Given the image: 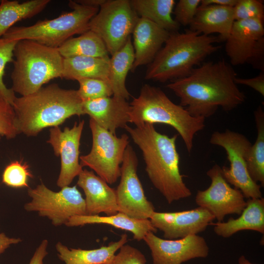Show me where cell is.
I'll use <instances>...</instances> for the list:
<instances>
[{
	"label": "cell",
	"instance_id": "2e32d148",
	"mask_svg": "<svg viewBox=\"0 0 264 264\" xmlns=\"http://www.w3.org/2000/svg\"><path fill=\"white\" fill-rule=\"evenodd\" d=\"M85 124L84 120L75 122L71 128L62 131L58 126L49 129L47 142L52 146L55 154L61 158V169L57 185L61 188L69 186L83 170L80 159L79 147Z\"/></svg>",
	"mask_w": 264,
	"mask_h": 264
},
{
	"label": "cell",
	"instance_id": "cb8c5ba5",
	"mask_svg": "<svg viewBox=\"0 0 264 264\" xmlns=\"http://www.w3.org/2000/svg\"><path fill=\"white\" fill-rule=\"evenodd\" d=\"M128 242V236L122 234L120 239L94 249L68 248L61 242L55 246L59 259L65 264H110L118 250Z\"/></svg>",
	"mask_w": 264,
	"mask_h": 264
},
{
	"label": "cell",
	"instance_id": "5b68a950",
	"mask_svg": "<svg viewBox=\"0 0 264 264\" xmlns=\"http://www.w3.org/2000/svg\"><path fill=\"white\" fill-rule=\"evenodd\" d=\"M130 123L163 124L174 128L181 137L188 153L192 152L194 137L203 129L205 118L190 115L183 107L173 103L159 88L145 84L139 95L130 104Z\"/></svg>",
	"mask_w": 264,
	"mask_h": 264
},
{
	"label": "cell",
	"instance_id": "52a82bcc",
	"mask_svg": "<svg viewBox=\"0 0 264 264\" xmlns=\"http://www.w3.org/2000/svg\"><path fill=\"white\" fill-rule=\"evenodd\" d=\"M72 11L51 19L39 21L27 26H13L3 36L16 41L30 40L45 46L58 48L76 34L89 30V23L99 7L83 5L70 0Z\"/></svg>",
	"mask_w": 264,
	"mask_h": 264
},
{
	"label": "cell",
	"instance_id": "7a4b0ae2",
	"mask_svg": "<svg viewBox=\"0 0 264 264\" xmlns=\"http://www.w3.org/2000/svg\"><path fill=\"white\" fill-rule=\"evenodd\" d=\"M142 153L145 170L154 186L169 204L190 197L192 192L184 183L179 169L176 150L178 135L162 134L154 125L144 123L135 128H124Z\"/></svg>",
	"mask_w": 264,
	"mask_h": 264
},
{
	"label": "cell",
	"instance_id": "4fadbf2b",
	"mask_svg": "<svg viewBox=\"0 0 264 264\" xmlns=\"http://www.w3.org/2000/svg\"><path fill=\"white\" fill-rule=\"evenodd\" d=\"M138 163L136 154L129 144L121 164L120 182L115 190L118 212L136 219H149L155 208L145 196L137 173Z\"/></svg>",
	"mask_w": 264,
	"mask_h": 264
},
{
	"label": "cell",
	"instance_id": "ab89813d",
	"mask_svg": "<svg viewBox=\"0 0 264 264\" xmlns=\"http://www.w3.org/2000/svg\"><path fill=\"white\" fill-rule=\"evenodd\" d=\"M22 241L19 238H10L4 233H0V254H2L11 245L17 244Z\"/></svg>",
	"mask_w": 264,
	"mask_h": 264
},
{
	"label": "cell",
	"instance_id": "7bdbcfd3",
	"mask_svg": "<svg viewBox=\"0 0 264 264\" xmlns=\"http://www.w3.org/2000/svg\"><path fill=\"white\" fill-rule=\"evenodd\" d=\"M238 264H255L250 262L244 255L241 256L238 259Z\"/></svg>",
	"mask_w": 264,
	"mask_h": 264
},
{
	"label": "cell",
	"instance_id": "8d00e7d4",
	"mask_svg": "<svg viewBox=\"0 0 264 264\" xmlns=\"http://www.w3.org/2000/svg\"><path fill=\"white\" fill-rule=\"evenodd\" d=\"M144 255L138 249L124 244L119 249L110 264H146Z\"/></svg>",
	"mask_w": 264,
	"mask_h": 264
},
{
	"label": "cell",
	"instance_id": "5bb4252c",
	"mask_svg": "<svg viewBox=\"0 0 264 264\" xmlns=\"http://www.w3.org/2000/svg\"><path fill=\"white\" fill-rule=\"evenodd\" d=\"M211 179L209 187L198 190L195 201L198 207L208 211L218 221L228 215H240L246 205L240 190L231 187L222 173L221 167L215 164L206 173Z\"/></svg>",
	"mask_w": 264,
	"mask_h": 264
},
{
	"label": "cell",
	"instance_id": "e575fe53",
	"mask_svg": "<svg viewBox=\"0 0 264 264\" xmlns=\"http://www.w3.org/2000/svg\"><path fill=\"white\" fill-rule=\"evenodd\" d=\"M19 134L13 106L0 98V136L12 139Z\"/></svg>",
	"mask_w": 264,
	"mask_h": 264
},
{
	"label": "cell",
	"instance_id": "836d02e7",
	"mask_svg": "<svg viewBox=\"0 0 264 264\" xmlns=\"http://www.w3.org/2000/svg\"><path fill=\"white\" fill-rule=\"evenodd\" d=\"M235 21L250 19L264 22V5L259 0H238L233 7Z\"/></svg>",
	"mask_w": 264,
	"mask_h": 264
},
{
	"label": "cell",
	"instance_id": "4316f807",
	"mask_svg": "<svg viewBox=\"0 0 264 264\" xmlns=\"http://www.w3.org/2000/svg\"><path fill=\"white\" fill-rule=\"evenodd\" d=\"M131 5L140 18L146 19L171 33L177 31L179 24L172 14L174 0H131Z\"/></svg>",
	"mask_w": 264,
	"mask_h": 264
},
{
	"label": "cell",
	"instance_id": "9a60e30c",
	"mask_svg": "<svg viewBox=\"0 0 264 264\" xmlns=\"http://www.w3.org/2000/svg\"><path fill=\"white\" fill-rule=\"evenodd\" d=\"M150 249L153 264H182L196 258H205L209 248L205 239L198 235L167 240L148 232L143 240Z\"/></svg>",
	"mask_w": 264,
	"mask_h": 264
},
{
	"label": "cell",
	"instance_id": "6da1fadb",
	"mask_svg": "<svg viewBox=\"0 0 264 264\" xmlns=\"http://www.w3.org/2000/svg\"><path fill=\"white\" fill-rule=\"evenodd\" d=\"M236 77L232 66L223 59L204 63L166 87L179 98V105L190 115L205 119L219 107L229 111L245 101V94L235 82Z\"/></svg>",
	"mask_w": 264,
	"mask_h": 264
},
{
	"label": "cell",
	"instance_id": "484cf974",
	"mask_svg": "<svg viewBox=\"0 0 264 264\" xmlns=\"http://www.w3.org/2000/svg\"><path fill=\"white\" fill-rule=\"evenodd\" d=\"M134 60V49L131 36L110 58L109 82L112 96L126 100L129 99L130 94L126 87V79L132 70Z\"/></svg>",
	"mask_w": 264,
	"mask_h": 264
},
{
	"label": "cell",
	"instance_id": "ba28073f",
	"mask_svg": "<svg viewBox=\"0 0 264 264\" xmlns=\"http://www.w3.org/2000/svg\"><path fill=\"white\" fill-rule=\"evenodd\" d=\"M89 127L92 139L91 149L88 154L80 156V163L82 167L92 169L108 184H113L120 176V164L129 144V137L126 133L117 137L91 118Z\"/></svg>",
	"mask_w": 264,
	"mask_h": 264
},
{
	"label": "cell",
	"instance_id": "d4e9b609",
	"mask_svg": "<svg viewBox=\"0 0 264 264\" xmlns=\"http://www.w3.org/2000/svg\"><path fill=\"white\" fill-rule=\"evenodd\" d=\"M110 61L109 56L64 58L62 78L76 81L80 78H95L109 82Z\"/></svg>",
	"mask_w": 264,
	"mask_h": 264
},
{
	"label": "cell",
	"instance_id": "d6986e66",
	"mask_svg": "<svg viewBox=\"0 0 264 264\" xmlns=\"http://www.w3.org/2000/svg\"><path fill=\"white\" fill-rule=\"evenodd\" d=\"M84 114L98 125L115 134L119 128L130 123V105L127 100L112 96L83 102Z\"/></svg>",
	"mask_w": 264,
	"mask_h": 264
},
{
	"label": "cell",
	"instance_id": "f1b7e54d",
	"mask_svg": "<svg viewBox=\"0 0 264 264\" xmlns=\"http://www.w3.org/2000/svg\"><path fill=\"white\" fill-rule=\"evenodd\" d=\"M57 49L63 58L77 56H109V53L102 40L90 30L77 37L68 39Z\"/></svg>",
	"mask_w": 264,
	"mask_h": 264
},
{
	"label": "cell",
	"instance_id": "ffe728a7",
	"mask_svg": "<svg viewBox=\"0 0 264 264\" xmlns=\"http://www.w3.org/2000/svg\"><path fill=\"white\" fill-rule=\"evenodd\" d=\"M170 33L152 22L139 17L132 33L134 60L131 71L150 64L164 44Z\"/></svg>",
	"mask_w": 264,
	"mask_h": 264
},
{
	"label": "cell",
	"instance_id": "e0dca14e",
	"mask_svg": "<svg viewBox=\"0 0 264 264\" xmlns=\"http://www.w3.org/2000/svg\"><path fill=\"white\" fill-rule=\"evenodd\" d=\"M149 220L157 230L163 232L165 239L176 240L198 235L205 231L215 219L206 209L198 207L174 212L155 211Z\"/></svg>",
	"mask_w": 264,
	"mask_h": 264
},
{
	"label": "cell",
	"instance_id": "7c38bea8",
	"mask_svg": "<svg viewBox=\"0 0 264 264\" xmlns=\"http://www.w3.org/2000/svg\"><path fill=\"white\" fill-rule=\"evenodd\" d=\"M225 50L231 65L249 64L264 71L263 22L250 19L234 22L225 40Z\"/></svg>",
	"mask_w": 264,
	"mask_h": 264
},
{
	"label": "cell",
	"instance_id": "7402d4cb",
	"mask_svg": "<svg viewBox=\"0 0 264 264\" xmlns=\"http://www.w3.org/2000/svg\"><path fill=\"white\" fill-rule=\"evenodd\" d=\"M219 236L228 238L243 230H252L264 234V198H249L240 216L230 218L226 222L211 223Z\"/></svg>",
	"mask_w": 264,
	"mask_h": 264
},
{
	"label": "cell",
	"instance_id": "d6a6232c",
	"mask_svg": "<svg viewBox=\"0 0 264 264\" xmlns=\"http://www.w3.org/2000/svg\"><path fill=\"white\" fill-rule=\"evenodd\" d=\"M33 176L26 163L15 161L5 168L2 175V182L6 186L12 188H29L28 178Z\"/></svg>",
	"mask_w": 264,
	"mask_h": 264
},
{
	"label": "cell",
	"instance_id": "f546056e",
	"mask_svg": "<svg viewBox=\"0 0 264 264\" xmlns=\"http://www.w3.org/2000/svg\"><path fill=\"white\" fill-rule=\"evenodd\" d=\"M257 138L248 153L246 163L248 173L256 183L264 186V112L261 106L254 111Z\"/></svg>",
	"mask_w": 264,
	"mask_h": 264
},
{
	"label": "cell",
	"instance_id": "8992f818",
	"mask_svg": "<svg viewBox=\"0 0 264 264\" xmlns=\"http://www.w3.org/2000/svg\"><path fill=\"white\" fill-rule=\"evenodd\" d=\"M14 56L11 88L21 96L38 91L52 79L62 78L64 58L57 48L22 40L16 44Z\"/></svg>",
	"mask_w": 264,
	"mask_h": 264
},
{
	"label": "cell",
	"instance_id": "8fae6325",
	"mask_svg": "<svg viewBox=\"0 0 264 264\" xmlns=\"http://www.w3.org/2000/svg\"><path fill=\"white\" fill-rule=\"evenodd\" d=\"M89 23V30L104 43L111 55L120 49L132 34L139 16L128 0H107Z\"/></svg>",
	"mask_w": 264,
	"mask_h": 264
},
{
	"label": "cell",
	"instance_id": "74e56055",
	"mask_svg": "<svg viewBox=\"0 0 264 264\" xmlns=\"http://www.w3.org/2000/svg\"><path fill=\"white\" fill-rule=\"evenodd\" d=\"M236 84L248 86L264 96V73L261 72L257 76L248 79L236 77L235 79Z\"/></svg>",
	"mask_w": 264,
	"mask_h": 264
},
{
	"label": "cell",
	"instance_id": "4dcf8cb0",
	"mask_svg": "<svg viewBox=\"0 0 264 264\" xmlns=\"http://www.w3.org/2000/svg\"><path fill=\"white\" fill-rule=\"evenodd\" d=\"M18 41L3 37L0 38V98L12 105L17 97L11 88L6 87L3 77L6 65L13 61L14 50Z\"/></svg>",
	"mask_w": 264,
	"mask_h": 264
},
{
	"label": "cell",
	"instance_id": "b9f144b4",
	"mask_svg": "<svg viewBox=\"0 0 264 264\" xmlns=\"http://www.w3.org/2000/svg\"><path fill=\"white\" fill-rule=\"evenodd\" d=\"M75 1L81 4L99 8L106 2L107 0H78Z\"/></svg>",
	"mask_w": 264,
	"mask_h": 264
},
{
	"label": "cell",
	"instance_id": "ac0fdd59",
	"mask_svg": "<svg viewBox=\"0 0 264 264\" xmlns=\"http://www.w3.org/2000/svg\"><path fill=\"white\" fill-rule=\"evenodd\" d=\"M77 185L85 195L87 215L103 213L110 216L118 212L115 190L93 171L83 169L78 176Z\"/></svg>",
	"mask_w": 264,
	"mask_h": 264
},
{
	"label": "cell",
	"instance_id": "d590c367",
	"mask_svg": "<svg viewBox=\"0 0 264 264\" xmlns=\"http://www.w3.org/2000/svg\"><path fill=\"white\" fill-rule=\"evenodd\" d=\"M200 0H180L176 3L174 19L180 25H189L193 22L200 5Z\"/></svg>",
	"mask_w": 264,
	"mask_h": 264
},
{
	"label": "cell",
	"instance_id": "9c48e42d",
	"mask_svg": "<svg viewBox=\"0 0 264 264\" xmlns=\"http://www.w3.org/2000/svg\"><path fill=\"white\" fill-rule=\"evenodd\" d=\"M27 193L31 200L24 204V209L47 218L55 226L66 225L73 216L87 215L85 199L76 186L55 192L42 183L28 188Z\"/></svg>",
	"mask_w": 264,
	"mask_h": 264
},
{
	"label": "cell",
	"instance_id": "f35d334b",
	"mask_svg": "<svg viewBox=\"0 0 264 264\" xmlns=\"http://www.w3.org/2000/svg\"><path fill=\"white\" fill-rule=\"evenodd\" d=\"M48 242L47 240L42 241L36 249L29 264H43V260L48 254L47 247Z\"/></svg>",
	"mask_w": 264,
	"mask_h": 264
},
{
	"label": "cell",
	"instance_id": "30bf717a",
	"mask_svg": "<svg viewBox=\"0 0 264 264\" xmlns=\"http://www.w3.org/2000/svg\"><path fill=\"white\" fill-rule=\"evenodd\" d=\"M211 144L223 148L230 162V167H221L223 177L229 184L241 191L244 198H262L261 186L250 177L246 159L252 145L243 134L226 129L224 132H215L210 139Z\"/></svg>",
	"mask_w": 264,
	"mask_h": 264
},
{
	"label": "cell",
	"instance_id": "60d3db41",
	"mask_svg": "<svg viewBox=\"0 0 264 264\" xmlns=\"http://www.w3.org/2000/svg\"><path fill=\"white\" fill-rule=\"evenodd\" d=\"M238 0H200V6L215 5L234 7Z\"/></svg>",
	"mask_w": 264,
	"mask_h": 264
},
{
	"label": "cell",
	"instance_id": "1f68e13d",
	"mask_svg": "<svg viewBox=\"0 0 264 264\" xmlns=\"http://www.w3.org/2000/svg\"><path fill=\"white\" fill-rule=\"evenodd\" d=\"M77 81L79 84L77 91L83 102L113 95L110 86L106 81L95 78H80Z\"/></svg>",
	"mask_w": 264,
	"mask_h": 264
},
{
	"label": "cell",
	"instance_id": "277c9868",
	"mask_svg": "<svg viewBox=\"0 0 264 264\" xmlns=\"http://www.w3.org/2000/svg\"><path fill=\"white\" fill-rule=\"evenodd\" d=\"M219 38L191 30L171 32L164 45L149 64L145 78L160 82L188 76L196 65L217 51Z\"/></svg>",
	"mask_w": 264,
	"mask_h": 264
},
{
	"label": "cell",
	"instance_id": "44dd1931",
	"mask_svg": "<svg viewBox=\"0 0 264 264\" xmlns=\"http://www.w3.org/2000/svg\"><path fill=\"white\" fill-rule=\"evenodd\" d=\"M235 22L233 7L215 5L200 6L190 30L205 35L220 34V40L225 41Z\"/></svg>",
	"mask_w": 264,
	"mask_h": 264
},
{
	"label": "cell",
	"instance_id": "603a6c76",
	"mask_svg": "<svg viewBox=\"0 0 264 264\" xmlns=\"http://www.w3.org/2000/svg\"><path fill=\"white\" fill-rule=\"evenodd\" d=\"M91 224H106L129 231L133 234V239L138 241L143 240L148 232L155 233L157 231L149 219H136L121 212L106 216H75L71 217L65 225L75 227Z\"/></svg>",
	"mask_w": 264,
	"mask_h": 264
},
{
	"label": "cell",
	"instance_id": "3957f363",
	"mask_svg": "<svg viewBox=\"0 0 264 264\" xmlns=\"http://www.w3.org/2000/svg\"><path fill=\"white\" fill-rule=\"evenodd\" d=\"M13 107L20 133L35 136L43 129L59 126L66 119L83 115V101L77 90L61 88L57 84L16 97Z\"/></svg>",
	"mask_w": 264,
	"mask_h": 264
},
{
	"label": "cell",
	"instance_id": "83f0119b",
	"mask_svg": "<svg viewBox=\"0 0 264 264\" xmlns=\"http://www.w3.org/2000/svg\"><path fill=\"white\" fill-rule=\"evenodd\" d=\"M50 2V0H30L22 3L17 0H0V38L15 23L38 14Z\"/></svg>",
	"mask_w": 264,
	"mask_h": 264
}]
</instances>
